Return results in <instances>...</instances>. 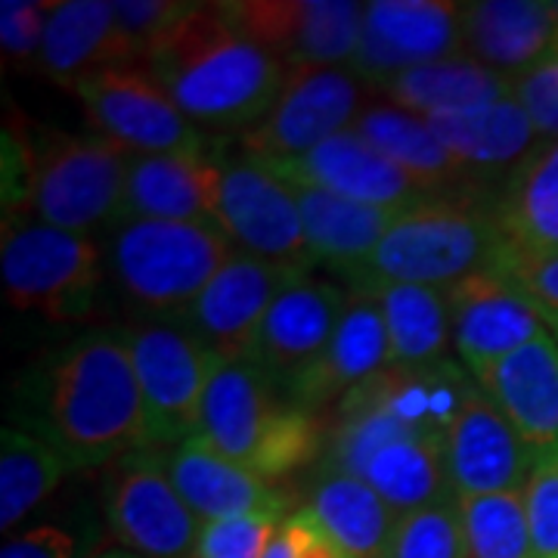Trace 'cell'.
Instances as JSON below:
<instances>
[{"instance_id":"1","label":"cell","mask_w":558,"mask_h":558,"mask_svg":"<svg viewBox=\"0 0 558 558\" xmlns=\"http://www.w3.org/2000/svg\"><path fill=\"white\" fill-rule=\"evenodd\" d=\"M20 428L87 472L146 450V410L121 329H94L32 369L16 400Z\"/></svg>"},{"instance_id":"2","label":"cell","mask_w":558,"mask_h":558,"mask_svg":"<svg viewBox=\"0 0 558 558\" xmlns=\"http://www.w3.org/2000/svg\"><path fill=\"white\" fill-rule=\"evenodd\" d=\"M143 65L186 119L218 131L255 128L289 75V65L242 35L220 3H193Z\"/></svg>"},{"instance_id":"3","label":"cell","mask_w":558,"mask_h":558,"mask_svg":"<svg viewBox=\"0 0 558 558\" xmlns=\"http://www.w3.org/2000/svg\"><path fill=\"white\" fill-rule=\"evenodd\" d=\"M258 478L279 484L323 459L329 428L289 398L248 357L215 360L199 413V435Z\"/></svg>"},{"instance_id":"4","label":"cell","mask_w":558,"mask_h":558,"mask_svg":"<svg viewBox=\"0 0 558 558\" xmlns=\"http://www.w3.org/2000/svg\"><path fill=\"white\" fill-rule=\"evenodd\" d=\"M502 255L506 236L494 211V193L432 199L400 215L376 252L344 282L348 292L373 299L395 286L453 289L462 279L494 270Z\"/></svg>"},{"instance_id":"5","label":"cell","mask_w":558,"mask_h":558,"mask_svg":"<svg viewBox=\"0 0 558 558\" xmlns=\"http://www.w3.org/2000/svg\"><path fill=\"white\" fill-rule=\"evenodd\" d=\"M319 469L369 484L398 515L457 497L447 478L444 444L422 438L360 395L339 403Z\"/></svg>"},{"instance_id":"6","label":"cell","mask_w":558,"mask_h":558,"mask_svg":"<svg viewBox=\"0 0 558 558\" xmlns=\"http://www.w3.org/2000/svg\"><path fill=\"white\" fill-rule=\"evenodd\" d=\"M230 260V240L215 220H116L106 270L119 292L159 317H178Z\"/></svg>"},{"instance_id":"7","label":"cell","mask_w":558,"mask_h":558,"mask_svg":"<svg viewBox=\"0 0 558 558\" xmlns=\"http://www.w3.org/2000/svg\"><path fill=\"white\" fill-rule=\"evenodd\" d=\"M0 277L3 295L22 314L81 323L97 307L106 264L94 240L40 220H20L3 223Z\"/></svg>"},{"instance_id":"8","label":"cell","mask_w":558,"mask_h":558,"mask_svg":"<svg viewBox=\"0 0 558 558\" xmlns=\"http://www.w3.org/2000/svg\"><path fill=\"white\" fill-rule=\"evenodd\" d=\"M131 156L102 137L44 131L32 140V215L84 236L116 223L124 205Z\"/></svg>"},{"instance_id":"9","label":"cell","mask_w":558,"mask_h":558,"mask_svg":"<svg viewBox=\"0 0 558 558\" xmlns=\"http://www.w3.org/2000/svg\"><path fill=\"white\" fill-rule=\"evenodd\" d=\"M146 410V450L178 447L199 435L215 354L180 317H149L121 329Z\"/></svg>"},{"instance_id":"10","label":"cell","mask_w":558,"mask_h":558,"mask_svg":"<svg viewBox=\"0 0 558 558\" xmlns=\"http://www.w3.org/2000/svg\"><path fill=\"white\" fill-rule=\"evenodd\" d=\"M84 119L94 134L128 156L202 149L208 140L186 119L146 65H109L78 84Z\"/></svg>"},{"instance_id":"11","label":"cell","mask_w":558,"mask_h":558,"mask_svg":"<svg viewBox=\"0 0 558 558\" xmlns=\"http://www.w3.org/2000/svg\"><path fill=\"white\" fill-rule=\"evenodd\" d=\"M112 534L140 558H196L202 521L183 502L159 450L119 459L102 487Z\"/></svg>"},{"instance_id":"12","label":"cell","mask_w":558,"mask_h":558,"mask_svg":"<svg viewBox=\"0 0 558 558\" xmlns=\"http://www.w3.org/2000/svg\"><path fill=\"white\" fill-rule=\"evenodd\" d=\"M363 81L341 65L289 69L274 109L242 131L240 149L264 161H295L348 131L360 112Z\"/></svg>"},{"instance_id":"13","label":"cell","mask_w":558,"mask_h":558,"mask_svg":"<svg viewBox=\"0 0 558 558\" xmlns=\"http://www.w3.org/2000/svg\"><path fill=\"white\" fill-rule=\"evenodd\" d=\"M218 227L245 255L274 260L311 274L317 267L304 240L299 199L292 183L279 178L270 165L248 153L223 159Z\"/></svg>"},{"instance_id":"14","label":"cell","mask_w":558,"mask_h":558,"mask_svg":"<svg viewBox=\"0 0 558 558\" xmlns=\"http://www.w3.org/2000/svg\"><path fill=\"white\" fill-rule=\"evenodd\" d=\"M220 7L242 35L289 69L351 62L366 25V3L354 0H240Z\"/></svg>"},{"instance_id":"15","label":"cell","mask_w":558,"mask_h":558,"mask_svg":"<svg viewBox=\"0 0 558 558\" xmlns=\"http://www.w3.org/2000/svg\"><path fill=\"white\" fill-rule=\"evenodd\" d=\"M447 301L453 348L475 381L546 332L537 304L497 267L447 289Z\"/></svg>"},{"instance_id":"16","label":"cell","mask_w":558,"mask_h":558,"mask_svg":"<svg viewBox=\"0 0 558 558\" xmlns=\"http://www.w3.org/2000/svg\"><path fill=\"white\" fill-rule=\"evenodd\" d=\"M299 274L304 270L245 252L230 255L218 277L178 317L215 357H248L270 304Z\"/></svg>"},{"instance_id":"17","label":"cell","mask_w":558,"mask_h":558,"mask_svg":"<svg viewBox=\"0 0 558 558\" xmlns=\"http://www.w3.org/2000/svg\"><path fill=\"white\" fill-rule=\"evenodd\" d=\"M344 304L348 292L339 286L299 274L270 304L248 360H255L282 391H289L292 381H299L326 351Z\"/></svg>"},{"instance_id":"18","label":"cell","mask_w":558,"mask_h":558,"mask_svg":"<svg viewBox=\"0 0 558 558\" xmlns=\"http://www.w3.org/2000/svg\"><path fill=\"white\" fill-rule=\"evenodd\" d=\"M264 165H270L279 178L295 183V186H317V190H329L344 199L391 208L400 215L432 202V196H425L418 190L416 180L407 178L395 161L385 159L379 149L369 146L354 128L323 140L317 149H311L301 159L264 161Z\"/></svg>"},{"instance_id":"19","label":"cell","mask_w":558,"mask_h":558,"mask_svg":"<svg viewBox=\"0 0 558 558\" xmlns=\"http://www.w3.org/2000/svg\"><path fill=\"white\" fill-rule=\"evenodd\" d=\"M444 462L457 497H487L521 490L537 457L497 403L475 385L462 416L447 435Z\"/></svg>"},{"instance_id":"20","label":"cell","mask_w":558,"mask_h":558,"mask_svg":"<svg viewBox=\"0 0 558 558\" xmlns=\"http://www.w3.org/2000/svg\"><path fill=\"white\" fill-rule=\"evenodd\" d=\"M220 183L223 159L215 156L211 146L165 156H131L119 220H215Z\"/></svg>"},{"instance_id":"21","label":"cell","mask_w":558,"mask_h":558,"mask_svg":"<svg viewBox=\"0 0 558 558\" xmlns=\"http://www.w3.org/2000/svg\"><path fill=\"white\" fill-rule=\"evenodd\" d=\"M385 366H391V341L379 299L348 292V304L326 351L299 381H292L286 395L304 410L323 416L326 407H332L336 400L341 403Z\"/></svg>"},{"instance_id":"22","label":"cell","mask_w":558,"mask_h":558,"mask_svg":"<svg viewBox=\"0 0 558 558\" xmlns=\"http://www.w3.org/2000/svg\"><path fill=\"white\" fill-rule=\"evenodd\" d=\"M369 146H376L388 161H395L407 178L432 199H469L487 196L481 190L484 180L457 159L428 128V121L400 109L395 102L363 106L351 124Z\"/></svg>"},{"instance_id":"23","label":"cell","mask_w":558,"mask_h":558,"mask_svg":"<svg viewBox=\"0 0 558 558\" xmlns=\"http://www.w3.org/2000/svg\"><path fill=\"white\" fill-rule=\"evenodd\" d=\"M462 50L502 78H521L558 50L556 3L478 0L462 7Z\"/></svg>"},{"instance_id":"24","label":"cell","mask_w":558,"mask_h":558,"mask_svg":"<svg viewBox=\"0 0 558 558\" xmlns=\"http://www.w3.org/2000/svg\"><path fill=\"white\" fill-rule=\"evenodd\" d=\"M165 465L183 502L193 509V515L202 524L252 515V512L286 515V506H289L286 490L258 478L240 462L227 459L208 440H183L171 450V457L165 459Z\"/></svg>"},{"instance_id":"25","label":"cell","mask_w":558,"mask_h":558,"mask_svg":"<svg viewBox=\"0 0 558 558\" xmlns=\"http://www.w3.org/2000/svg\"><path fill=\"white\" fill-rule=\"evenodd\" d=\"M478 388L515 425L534 457L558 453V341L549 329L499 360Z\"/></svg>"},{"instance_id":"26","label":"cell","mask_w":558,"mask_h":558,"mask_svg":"<svg viewBox=\"0 0 558 558\" xmlns=\"http://www.w3.org/2000/svg\"><path fill=\"white\" fill-rule=\"evenodd\" d=\"M478 381L457 360H440L432 366H385L373 379L357 385L351 395L381 407L422 438L447 444L457 418L472 398Z\"/></svg>"},{"instance_id":"27","label":"cell","mask_w":558,"mask_h":558,"mask_svg":"<svg viewBox=\"0 0 558 558\" xmlns=\"http://www.w3.org/2000/svg\"><path fill=\"white\" fill-rule=\"evenodd\" d=\"M109 65H134L128 60L116 28V3L106 0L57 3L40 44V72L65 90H78V84Z\"/></svg>"},{"instance_id":"28","label":"cell","mask_w":558,"mask_h":558,"mask_svg":"<svg viewBox=\"0 0 558 558\" xmlns=\"http://www.w3.org/2000/svg\"><path fill=\"white\" fill-rule=\"evenodd\" d=\"M289 183V180H286ZM304 240L314 264L329 267L341 279L376 252L385 233L398 223L400 211L376 208L363 202L344 199L317 186H295Z\"/></svg>"},{"instance_id":"29","label":"cell","mask_w":558,"mask_h":558,"mask_svg":"<svg viewBox=\"0 0 558 558\" xmlns=\"http://www.w3.org/2000/svg\"><path fill=\"white\" fill-rule=\"evenodd\" d=\"M425 121L435 131V137L457 159L465 161L481 180L494 178V174L509 178L543 143L531 116L515 100V94L475 112L432 116Z\"/></svg>"},{"instance_id":"30","label":"cell","mask_w":558,"mask_h":558,"mask_svg":"<svg viewBox=\"0 0 558 558\" xmlns=\"http://www.w3.org/2000/svg\"><path fill=\"white\" fill-rule=\"evenodd\" d=\"M506 255L558 252V140H543L494 193Z\"/></svg>"},{"instance_id":"31","label":"cell","mask_w":558,"mask_h":558,"mask_svg":"<svg viewBox=\"0 0 558 558\" xmlns=\"http://www.w3.org/2000/svg\"><path fill=\"white\" fill-rule=\"evenodd\" d=\"M385 97L418 119L475 112L512 94V81L472 57L425 62L381 84Z\"/></svg>"},{"instance_id":"32","label":"cell","mask_w":558,"mask_h":558,"mask_svg":"<svg viewBox=\"0 0 558 558\" xmlns=\"http://www.w3.org/2000/svg\"><path fill=\"white\" fill-rule=\"evenodd\" d=\"M307 512L348 558H388L398 512L360 478L319 469Z\"/></svg>"},{"instance_id":"33","label":"cell","mask_w":558,"mask_h":558,"mask_svg":"<svg viewBox=\"0 0 558 558\" xmlns=\"http://www.w3.org/2000/svg\"><path fill=\"white\" fill-rule=\"evenodd\" d=\"M462 7L447 0H376L366 3V32L410 69L450 60L462 50Z\"/></svg>"},{"instance_id":"34","label":"cell","mask_w":558,"mask_h":558,"mask_svg":"<svg viewBox=\"0 0 558 558\" xmlns=\"http://www.w3.org/2000/svg\"><path fill=\"white\" fill-rule=\"evenodd\" d=\"M391 341L395 366H432L450 354V301L447 289L395 286L376 295Z\"/></svg>"},{"instance_id":"35","label":"cell","mask_w":558,"mask_h":558,"mask_svg":"<svg viewBox=\"0 0 558 558\" xmlns=\"http://www.w3.org/2000/svg\"><path fill=\"white\" fill-rule=\"evenodd\" d=\"M69 472L65 459L25 428H3L0 435V527L10 531L38 502L57 490Z\"/></svg>"},{"instance_id":"36","label":"cell","mask_w":558,"mask_h":558,"mask_svg":"<svg viewBox=\"0 0 558 558\" xmlns=\"http://www.w3.org/2000/svg\"><path fill=\"white\" fill-rule=\"evenodd\" d=\"M469 558H534L521 490L459 497Z\"/></svg>"},{"instance_id":"37","label":"cell","mask_w":558,"mask_h":558,"mask_svg":"<svg viewBox=\"0 0 558 558\" xmlns=\"http://www.w3.org/2000/svg\"><path fill=\"white\" fill-rule=\"evenodd\" d=\"M388 558H469L459 497L400 515Z\"/></svg>"},{"instance_id":"38","label":"cell","mask_w":558,"mask_h":558,"mask_svg":"<svg viewBox=\"0 0 558 558\" xmlns=\"http://www.w3.org/2000/svg\"><path fill=\"white\" fill-rule=\"evenodd\" d=\"M279 512H252L202 524L196 558H264L279 531Z\"/></svg>"},{"instance_id":"39","label":"cell","mask_w":558,"mask_h":558,"mask_svg":"<svg viewBox=\"0 0 558 558\" xmlns=\"http://www.w3.org/2000/svg\"><path fill=\"white\" fill-rule=\"evenodd\" d=\"M193 3L171 0H124L116 3V28L124 44V53L134 65H143L149 50L178 25Z\"/></svg>"},{"instance_id":"40","label":"cell","mask_w":558,"mask_h":558,"mask_svg":"<svg viewBox=\"0 0 558 558\" xmlns=\"http://www.w3.org/2000/svg\"><path fill=\"white\" fill-rule=\"evenodd\" d=\"M534 558H558V453L537 457L521 487Z\"/></svg>"},{"instance_id":"41","label":"cell","mask_w":558,"mask_h":558,"mask_svg":"<svg viewBox=\"0 0 558 558\" xmlns=\"http://www.w3.org/2000/svg\"><path fill=\"white\" fill-rule=\"evenodd\" d=\"M57 3L44 0H3L0 3V47L13 62H38L44 32Z\"/></svg>"},{"instance_id":"42","label":"cell","mask_w":558,"mask_h":558,"mask_svg":"<svg viewBox=\"0 0 558 558\" xmlns=\"http://www.w3.org/2000/svg\"><path fill=\"white\" fill-rule=\"evenodd\" d=\"M506 277L537 304L539 317L549 326L558 319V252L546 255H502L497 264Z\"/></svg>"},{"instance_id":"43","label":"cell","mask_w":558,"mask_h":558,"mask_svg":"<svg viewBox=\"0 0 558 558\" xmlns=\"http://www.w3.org/2000/svg\"><path fill=\"white\" fill-rule=\"evenodd\" d=\"M512 94L531 116L543 140H558V50L512 81Z\"/></svg>"},{"instance_id":"44","label":"cell","mask_w":558,"mask_h":558,"mask_svg":"<svg viewBox=\"0 0 558 558\" xmlns=\"http://www.w3.org/2000/svg\"><path fill=\"white\" fill-rule=\"evenodd\" d=\"M75 556V537L62 527L40 524L25 531L22 537L10 539L0 558H72Z\"/></svg>"},{"instance_id":"45","label":"cell","mask_w":558,"mask_h":558,"mask_svg":"<svg viewBox=\"0 0 558 558\" xmlns=\"http://www.w3.org/2000/svg\"><path fill=\"white\" fill-rule=\"evenodd\" d=\"M282 527H286L289 543H292V558H348L307 509L292 512L282 521Z\"/></svg>"},{"instance_id":"46","label":"cell","mask_w":558,"mask_h":558,"mask_svg":"<svg viewBox=\"0 0 558 558\" xmlns=\"http://www.w3.org/2000/svg\"><path fill=\"white\" fill-rule=\"evenodd\" d=\"M264 558H292V543H289V534H286V527H282V524H279L274 543L267 546Z\"/></svg>"},{"instance_id":"47","label":"cell","mask_w":558,"mask_h":558,"mask_svg":"<svg viewBox=\"0 0 558 558\" xmlns=\"http://www.w3.org/2000/svg\"><path fill=\"white\" fill-rule=\"evenodd\" d=\"M97 558H140L134 553H121V549H112V553H100Z\"/></svg>"},{"instance_id":"48","label":"cell","mask_w":558,"mask_h":558,"mask_svg":"<svg viewBox=\"0 0 558 558\" xmlns=\"http://www.w3.org/2000/svg\"><path fill=\"white\" fill-rule=\"evenodd\" d=\"M546 329H549V336H558V319H553V323H549Z\"/></svg>"},{"instance_id":"49","label":"cell","mask_w":558,"mask_h":558,"mask_svg":"<svg viewBox=\"0 0 558 558\" xmlns=\"http://www.w3.org/2000/svg\"><path fill=\"white\" fill-rule=\"evenodd\" d=\"M556 10H558V3H556Z\"/></svg>"}]
</instances>
